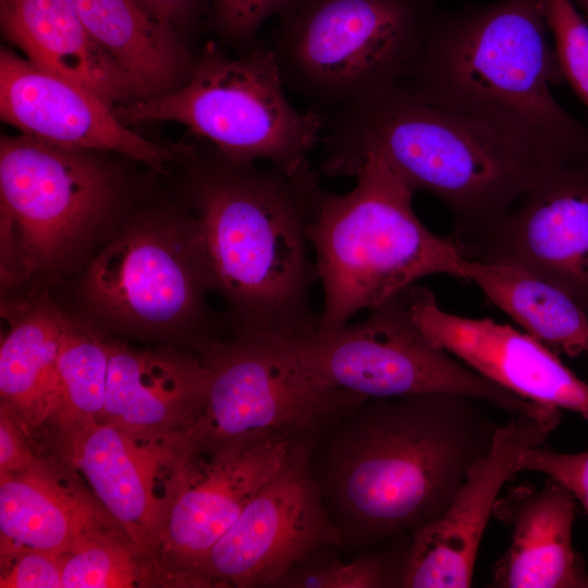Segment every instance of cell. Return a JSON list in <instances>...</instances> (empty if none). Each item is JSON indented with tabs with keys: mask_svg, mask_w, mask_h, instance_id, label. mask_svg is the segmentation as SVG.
<instances>
[{
	"mask_svg": "<svg viewBox=\"0 0 588 588\" xmlns=\"http://www.w3.org/2000/svg\"><path fill=\"white\" fill-rule=\"evenodd\" d=\"M315 440L277 437L246 445L189 450L157 542L192 584L212 547L257 492Z\"/></svg>",
	"mask_w": 588,
	"mask_h": 588,
	"instance_id": "2e32d148",
	"label": "cell"
},
{
	"mask_svg": "<svg viewBox=\"0 0 588 588\" xmlns=\"http://www.w3.org/2000/svg\"><path fill=\"white\" fill-rule=\"evenodd\" d=\"M0 25L29 61L83 85L112 108L139 100L128 75L91 37L72 0H0Z\"/></svg>",
	"mask_w": 588,
	"mask_h": 588,
	"instance_id": "44dd1931",
	"label": "cell"
},
{
	"mask_svg": "<svg viewBox=\"0 0 588 588\" xmlns=\"http://www.w3.org/2000/svg\"><path fill=\"white\" fill-rule=\"evenodd\" d=\"M404 293L412 319L432 343L526 401L588 420V384L552 348L490 318L448 313L427 287L414 284Z\"/></svg>",
	"mask_w": 588,
	"mask_h": 588,
	"instance_id": "e0dca14e",
	"label": "cell"
},
{
	"mask_svg": "<svg viewBox=\"0 0 588 588\" xmlns=\"http://www.w3.org/2000/svg\"><path fill=\"white\" fill-rule=\"evenodd\" d=\"M102 152L1 136L2 249L24 274L61 268L118 207L121 181Z\"/></svg>",
	"mask_w": 588,
	"mask_h": 588,
	"instance_id": "ba28073f",
	"label": "cell"
},
{
	"mask_svg": "<svg viewBox=\"0 0 588 588\" xmlns=\"http://www.w3.org/2000/svg\"><path fill=\"white\" fill-rule=\"evenodd\" d=\"M411 535L396 537L383 550L369 551L350 562L319 550L290 569L274 587L379 588L400 587L404 555Z\"/></svg>",
	"mask_w": 588,
	"mask_h": 588,
	"instance_id": "4316f807",
	"label": "cell"
},
{
	"mask_svg": "<svg viewBox=\"0 0 588 588\" xmlns=\"http://www.w3.org/2000/svg\"><path fill=\"white\" fill-rule=\"evenodd\" d=\"M61 556L46 551H24L5 556L1 588H62Z\"/></svg>",
	"mask_w": 588,
	"mask_h": 588,
	"instance_id": "1f68e13d",
	"label": "cell"
},
{
	"mask_svg": "<svg viewBox=\"0 0 588 588\" xmlns=\"http://www.w3.org/2000/svg\"><path fill=\"white\" fill-rule=\"evenodd\" d=\"M561 412L513 414L497 428L488 452L467 475L444 512L411 534L400 587H470L479 546L504 483L519 471L524 453L541 445Z\"/></svg>",
	"mask_w": 588,
	"mask_h": 588,
	"instance_id": "5bb4252c",
	"label": "cell"
},
{
	"mask_svg": "<svg viewBox=\"0 0 588 588\" xmlns=\"http://www.w3.org/2000/svg\"><path fill=\"white\" fill-rule=\"evenodd\" d=\"M91 37L124 70L139 100L181 88L197 64L179 32L138 0H72Z\"/></svg>",
	"mask_w": 588,
	"mask_h": 588,
	"instance_id": "603a6c76",
	"label": "cell"
},
{
	"mask_svg": "<svg viewBox=\"0 0 588 588\" xmlns=\"http://www.w3.org/2000/svg\"><path fill=\"white\" fill-rule=\"evenodd\" d=\"M211 290L197 225L191 212L149 217L122 230L88 267L83 294L118 329L185 335L204 352Z\"/></svg>",
	"mask_w": 588,
	"mask_h": 588,
	"instance_id": "8fae6325",
	"label": "cell"
},
{
	"mask_svg": "<svg viewBox=\"0 0 588 588\" xmlns=\"http://www.w3.org/2000/svg\"><path fill=\"white\" fill-rule=\"evenodd\" d=\"M1 556L37 550L63 555L105 536L114 522L99 507L36 464L0 473ZM115 523V522H114Z\"/></svg>",
	"mask_w": 588,
	"mask_h": 588,
	"instance_id": "7402d4cb",
	"label": "cell"
},
{
	"mask_svg": "<svg viewBox=\"0 0 588 588\" xmlns=\"http://www.w3.org/2000/svg\"><path fill=\"white\" fill-rule=\"evenodd\" d=\"M9 311L0 347L2 404L38 424L52 416L58 357L70 318L45 299L21 301Z\"/></svg>",
	"mask_w": 588,
	"mask_h": 588,
	"instance_id": "cb8c5ba5",
	"label": "cell"
},
{
	"mask_svg": "<svg viewBox=\"0 0 588 588\" xmlns=\"http://www.w3.org/2000/svg\"><path fill=\"white\" fill-rule=\"evenodd\" d=\"M345 194L321 189L309 224L323 290L317 334L335 331L362 310L395 297L419 279L457 277L465 258L413 210L415 192L387 161L369 154Z\"/></svg>",
	"mask_w": 588,
	"mask_h": 588,
	"instance_id": "5b68a950",
	"label": "cell"
},
{
	"mask_svg": "<svg viewBox=\"0 0 588 588\" xmlns=\"http://www.w3.org/2000/svg\"><path fill=\"white\" fill-rule=\"evenodd\" d=\"M161 21L177 32L185 30L196 21L201 0H138Z\"/></svg>",
	"mask_w": 588,
	"mask_h": 588,
	"instance_id": "836d02e7",
	"label": "cell"
},
{
	"mask_svg": "<svg viewBox=\"0 0 588 588\" xmlns=\"http://www.w3.org/2000/svg\"><path fill=\"white\" fill-rule=\"evenodd\" d=\"M10 416L11 411L1 404L0 473L24 469L37 463L23 443L15 421Z\"/></svg>",
	"mask_w": 588,
	"mask_h": 588,
	"instance_id": "d6a6232c",
	"label": "cell"
},
{
	"mask_svg": "<svg viewBox=\"0 0 588 588\" xmlns=\"http://www.w3.org/2000/svg\"><path fill=\"white\" fill-rule=\"evenodd\" d=\"M322 170L354 176L369 154L414 191L439 198L466 243L503 217L553 166L483 123L396 86L329 114Z\"/></svg>",
	"mask_w": 588,
	"mask_h": 588,
	"instance_id": "277c9868",
	"label": "cell"
},
{
	"mask_svg": "<svg viewBox=\"0 0 588 588\" xmlns=\"http://www.w3.org/2000/svg\"><path fill=\"white\" fill-rule=\"evenodd\" d=\"M299 0H213L218 34L247 52L258 47L256 35L270 16L285 13Z\"/></svg>",
	"mask_w": 588,
	"mask_h": 588,
	"instance_id": "f546056e",
	"label": "cell"
},
{
	"mask_svg": "<svg viewBox=\"0 0 588 588\" xmlns=\"http://www.w3.org/2000/svg\"><path fill=\"white\" fill-rule=\"evenodd\" d=\"M581 7L585 10V13L588 17V0H580Z\"/></svg>",
	"mask_w": 588,
	"mask_h": 588,
	"instance_id": "e575fe53",
	"label": "cell"
},
{
	"mask_svg": "<svg viewBox=\"0 0 588 588\" xmlns=\"http://www.w3.org/2000/svg\"><path fill=\"white\" fill-rule=\"evenodd\" d=\"M302 449L248 502L197 571L203 586L274 587L313 553L341 547Z\"/></svg>",
	"mask_w": 588,
	"mask_h": 588,
	"instance_id": "7c38bea8",
	"label": "cell"
},
{
	"mask_svg": "<svg viewBox=\"0 0 588 588\" xmlns=\"http://www.w3.org/2000/svg\"><path fill=\"white\" fill-rule=\"evenodd\" d=\"M432 22L426 0H299L270 49L322 117L399 86Z\"/></svg>",
	"mask_w": 588,
	"mask_h": 588,
	"instance_id": "8992f818",
	"label": "cell"
},
{
	"mask_svg": "<svg viewBox=\"0 0 588 588\" xmlns=\"http://www.w3.org/2000/svg\"><path fill=\"white\" fill-rule=\"evenodd\" d=\"M284 87L270 47L231 58L209 41L181 88L114 107L113 112L126 126L180 123L230 160L264 159L293 174L309 168L308 154L324 120L316 111L297 110Z\"/></svg>",
	"mask_w": 588,
	"mask_h": 588,
	"instance_id": "52a82bcc",
	"label": "cell"
},
{
	"mask_svg": "<svg viewBox=\"0 0 588 588\" xmlns=\"http://www.w3.org/2000/svg\"><path fill=\"white\" fill-rule=\"evenodd\" d=\"M70 431V453L107 513L132 543H156L179 489L189 448L183 432L135 433L103 420Z\"/></svg>",
	"mask_w": 588,
	"mask_h": 588,
	"instance_id": "9a60e30c",
	"label": "cell"
},
{
	"mask_svg": "<svg viewBox=\"0 0 588 588\" xmlns=\"http://www.w3.org/2000/svg\"><path fill=\"white\" fill-rule=\"evenodd\" d=\"M519 471L540 473L560 482L588 514V450L561 453L540 445L532 446L524 453Z\"/></svg>",
	"mask_w": 588,
	"mask_h": 588,
	"instance_id": "4dcf8cb0",
	"label": "cell"
},
{
	"mask_svg": "<svg viewBox=\"0 0 588 588\" xmlns=\"http://www.w3.org/2000/svg\"><path fill=\"white\" fill-rule=\"evenodd\" d=\"M61 569L62 588H125L137 577L130 552L108 535L63 554Z\"/></svg>",
	"mask_w": 588,
	"mask_h": 588,
	"instance_id": "83f0119b",
	"label": "cell"
},
{
	"mask_svg": "<svg viewBox=\"0 0 588 588\" xmlns=\"http://www.w3.org/2000/svg\"><path fill=\"white\" fill-rule=\"evenodd\" d=\"M186 195L211 290L225 301L233 336L295 344L318 332L319 281L309 238L321 187L309 168L287 173L184 146Z\"/></svg>",
	"mask_w": 588,
	"mask_h": 588,
	"instance_id": "7a4b0ae2",
	"label": "cell"
},
{
	"mask_svg": "<svg viewBox=\"0 0 588 588\" xmlns=\"http://www.w3.org/2000/svg\"><path fill=\"white\" fill-rule=\"evenodd\" d=\"M458 248L465 258L551 282L588 315V162L551 167L503 217Z\"/></svg>",
	"mask_w": 588,
	"mask_h": 588,
	"instance_id": "4fadbf2b",
	"label": "cell"
},
{
	"mask_svg": "<svg viewBox=\"0 0 588 588\" xmlns=\"http://www.w3.org/2000/svg\"><path fill=\"white\" fill-rule=\"evenodd\" d=\"M575 509L572 493L551 478L539 489L516 486L499 497L493 516L511 527L512 539L491 587L588 588V572L572 540Z\"/></svg>",
	"mask_w": 588,
	"mask_h": 588,
	"instance_id": "d6986e66",
	"label": "cell"
},
{
	"mask_svg": "<svg viewBox=\"0 0 588 588\" xmlns=\"http://www.w3.org/2000/svg\"><path fill=\"white\" fill-rule=\"evenodd\" d=\"M457 277L477 285L524 332L554 352L569 357L587 353V313L551 282L524 269L468 258Z\"/></svg>",
	"mask_w": 588,
	"mask_h": 588,
	"instance_id": "d4e9b609",
	"label": "cell"
},
{
	"mask_svg": "<svg viewBox=\"0 0 588 588\" xmlns=\"http://www.w3.org/2000/svg\"><path fill=\"white\" fill-rule=\"evenodd\" d=\"M109 364L101 420L135 433L183 432L204 393L201 354L186 350H134L108 342Z\"/></svg>",
	"mask_w": 588,
	"mask_h": 588,
	"instance_id": "ffe728a7",
	"label": "cell"
},
{
	"mask_svg": "<svg viewBox=\"0 0 588 588\" xmlns=\"http://www.w3.org/2000/svg\"><path fill=\"white\" fill-rule=\"evenodd\" d=\"M0 117L21 134L58 146L117 152L162 170L180 160L123 124L98 95L9 48L0 50Z\"/></svg>",
	"mask_w": 588,
	"mask_h": 588,
	"instance_id": "ac0fdd59",
	"label": "cell"
},
{
	"mask_svg": "<svg viewBox=\"0 0 588 588\" xmlns=\"http://www.w3.org/2000/svg\"><path fill=\"white\" fill-rule=\"evenodd\" d=\"M108 364V342L70 319L58 357L52 416L69 428L97 420L105 405Z\"/></svg>",
	"mask_w": 588,
	"mask_h": 588,
	"instance_id": "484cf974",
	"label": "cell"
},
{
	"mask_svg": "<svg viewBox=\"0 0 588 588\" xmlns=\"http://www.w3.org/2000/svg\"><path fill=\"white\" fill-rule=\"evenodd\" d=\"M542 0H502L432 22L399 87L470 117L552 164L588 162V126L551 93L564 82Z\"/></svg>",
	"mask_w": 588,
	"mask_h": 588,
	"instance_id": "3957f363",
	"label": "cell"
},
{
	"mask_svg": "<svg viewBox=\"0 0 588 588\" xmlns=\"http://www.w3.org/2000/svg\"><path fill=\"white\" fill-rule=\"evenodd\" d=\"M564 81L588 108V23L571 0H542Z\"/></svg>",
	"mask_w": 588,
	"mask_h": 588,
	"instance_id": "f1b7e54d",
	"label": "cell"
},
{
	"mask_svg": "<svg viewBox=\"0 0 588 588\" xmlns=\"http://www.w3.org/2000/svg\"><path fill=\"white\" fill-rule=\"evenodd\" d=\"M587 354H588V351H587Z\"/></svg>",
	"mask_w": 588,
	"mask_h": 588,
	"instance_id": "d590c367",
	"label": "cell"
},
{
	"mask_svg": "<svg viewBox=\"0 0 588 588\" xmlns=\"http://www.w3.org/2000/svg\"><path fill=\"white\" fill-rule=\"evenodd\" d=\"M404 292L360 322L289 345L318 383L365 400L449 393L510 415L554 412L489 381L432 343L412 319Z\"/></svg>",
	"mask_w": 588,
	"mask_h": 588,
	"instance_id": "30bf717a",
	"label": "cell"
},
{
	"mask_svg": "<svg viewBox=\"0 0 588 588\" xmlns=\"http://www.w3.org/2000/svg\"><path fill=\"white\" fill-rule=\"evenodd\" d=\"M490 407L449 393L367 399L322 432L308 463L341 547H378L438 518L492 443Z\"/></svg>",
	"mask_w": 588,
	"mask_h": 588,
	"instance_id": "6da1fadb",
	"label": "cell"
},
{
	"mask_svg": "<svg viewBox=\"0 0 588 588\" xmlns=\"http://www.w3.org/2000/svg\"><path fill=\"white\" fill-rule=\"evenodd\" d=\"M207 379L183 431L192 450L277 437L316 440L365 399L318 383L289 344L232 336L201 353Z\"/></svg>",
	"mask_w": 588,
	"mask_h": 588,
	"instance_id": "9c48e42d",
	"label": "cell"
}]
</instances>
